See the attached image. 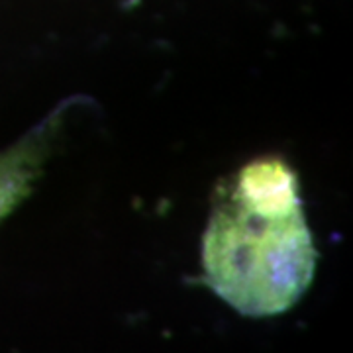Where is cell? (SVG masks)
Here are the masks:
<instances>
[{"label":"cell","instance_id":"1","mask_svg":"<svg viewBox=\"0 0 353 353\" xmlns=\"http://www.w3.org/2000/svg\"><path fill=\"white\" fill-rule=\"evenodd\" d=\"M206 271L214 289L241 312L289 308L312 277V243L294 183L281 163L245 169L216 206L206 234Z\"/></svg>","mask_w":353,"mask_h":353}]
</instances>
